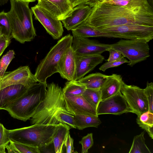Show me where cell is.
<instances>
[{"instance_id":"obj_1","label":"cell","mask_w":153,"mask_h":153,"mask_svg":"<svg viewBox=\"0 0 153 153\" xmlns=\"http://www.w3.org/2000/svg\"><path fill=\"white\" fill-rule=\"evenodd\" d=\"M88 4L91 7L85 21L99 30L108 27L135 23L153 26V10L147 0H131L117 6L99 0Z\"/></svg>"},{"instance_id":"obj_3","label":"cell","mask_w":153,"mask_h":153,"mask_svg":"<svg viewBox=\"0 0 153 153\" xmlns=\"http://www.w3.org/2000/svg\"><path fill=\"white\" fill-rule=\"evenodd\" d=\"M30 2L10 0L11 8L7 13L10 23L12 38L21 43L30 42L36 36Z\"/></svg>"},{"instance_id":"obj_44","label":"cell","mask_w":153,"mask_h":153,"mask_svg":"<svg viewBox=\"0 0 153 153\" xmlns=\"http://www.w3.org/2000/svg\"></svg>"},{"instance_id":"obj_13","label":"cell","mask_w":153,"mask_h":153,"mask_svg":"<svg viewBox=\"0 0 153 153\" xmlns=\"http://www.w3.org/2000/svg\"><path fill=\"white\" fill-rule=\"evenodd\" d=\"M73 36L71 47L77 55H101L111 48L110 44L101 43L87 38Z\"/></svg>"},{"instance_id":"obj_34","label":"cell","mask_w":153,"mask_h":153,"mask_svg":"<svg viewBox=\"0 0 153 153\" xmlns=\"http://www.w3.org/2000/svg\"><path fill=\"white\" fill-rule=\"evenodd\" d=\"M144 92L148 100L149 111L153 113V83L147 82L146 87L144 89Z\"/></svg>"},{"instance_id":"obj_29","label":"cell","mask_w":153,"mask_h":153,"mask_svg":"<svg viewBox=\"0 0 153 153\" xmlns=\"http://www.w3.org/2000/svg\"><path fill=\"white\" fill-rule=\"evenodd\" d=\"M82 95L91 106L96 110L98 105L101 101V94L100 89L86 88Z\"/></svg>"},{"instance_id":"obj_35","label":"cell","mask_w":153,"mask_h":153,"mask_svg":"<svg viewBox=\"0 0 153 153\" xmlns=\"http://www.w3.org/2000/svg\"><path fill=\"white\" fill-rule=\"evenodd\" d=\"M128 61L125 57L116 61H107L100 66L99 68V69L104 72L109 68L117 67L124 63H128Z\"/></svg>"},{"instance_id":"obj_10","label":"cell","mask_w":153,"mask_h":153,"mask_svg":"<svg viewBox=\"0 0 153 153\" xmlns=\"http://www.w3.org/2000/svg\"><path fill=\"white\" fill-rule=\"evenodd\" d=\"M36 19L38 20L47 33L54 39L62 36L64 30L61 21L57 19L46 10L37 4L31 7Z\"/></svg>"},{"instance_id":"obj_15","label":"cell","mask_w":153,"mask_h":153,"mask_svg":"<svg viewBox=\"0 0 153 153\" xmlns=\"http://www.w3.org/2000/svg\"><path fill=\"white\" fill-rule=\"evenodd\" d=\"M105 59L101 55L79 56L75 54L76 70L74 80H78L93 70Z\"/></svg>"},{"instance_id":"obj_43","label":"cell","mask_w":153,"mask_h":153,"mask_svg":"<svg viewBox=\"0 0 153 153\" xmlns=\"http://www.w3.org/2000/svg\"><path fill=\"white\" fill-rule=\"evenodd\" d=\"M150 1H152V3L153 2V0H149Z\"/></svg>"},{"instance_id":"obj_37","label":"cell","mask_w":153,"mask_h":153,"mask_svg":"<svg viewBox=\"0 0 153 153\" xmlns=\"http://www.w3.org/2000/svg\"><path fill=\"white\" fill-rule=\"evenodd\" d=\"M64 146L66 148V152L67 153H75L74 146V140L71 137L70 134L67 136Z\"/></svg>"},{"instance_id":"obj_22","label":"cell","mask_w":153,"mask_h":153,"mask_svg":"<svg viewBox=\"0 0 153 153\" xmlns=\"http://www.w3.org/2000/svg\"><path fill=\"white\" fill-rule=\"evenodd\" d=\"M69 127L62 123L59 124L53 134V142L56 153H62L68 135L69 134Z\"/></svg>"},{"instance_id":"obj_23","label":"cell","mask_w":153,"mask_h":153,"mask_svg":"<svg viewBox=\"0 0 153 153\" xmlns=\"http://www.w3.org/2000/svg\"><path fill=\"white\" fill-rule=\"evenodd\" d=\"M108 75L100 73L91 74L77 80L86 88L99 89L105 82Z\"/></svg>"},{"instance_id":"obj_27","label":"cell","mask_w":153,"mask_h":153,"mask_svg":"<svg viewBox=\"0 0 153 153\" xmlns=\"http://www.w3.org/2000/svg\"><path fill=\"white\" fill-rule=\"evenodd\" d=\"M86 89L77 80L67 82L62 88L63 94L66 96H77L82 95Z\"/></svg>"},{"instance_id":"obj_42","label":"cell","mask_w":153,"mask_h":153,"mask_svg":"<svg viewBox=\"0 0 153 153\" xmlns=\"http://www.w3.org/2000/svg\"><path fill=\"white\" fill-rule=\"evenodd\" d=\"M2 35V34H1V30H0V36H1Z\"/></svg>"},{"instance_id":"obj_14","label":"cell","mask_w":153,"mask_h":153,"mask_svg":"<svg viewBox=\"0 0 153 153\" xmlns=\"http://www.w3.org/2000/svg\"><path fill=\"white\" fill-rule=\"evenodd\" d=\"M38 1V5L46 10L61 21L69 15L73 9L69 0Z\"/></svg>"},{"instance_id":"obj_45","label":"cell","mask_w":153,"mask_h":153,"mask_svg":"<svg viewBox=\"0 0 153 153\" xmlns=\"http://www.w3.org/2000/svg\"><path fill=\"white\" fill-rule=\"evenodd\" d=\"M0 81H1V78H0Z\"/></svg>"},{"instance_id":"obj_39","label":"cell","mask_w":153,"mask_h":153,"mask_svg":"<svg viewBox=\"0 0 153 153\" xmlns=\"http://www.w3.org/2000/svg\"><path fill=\"white\" fill-rule=\"evenodd\" d=\"M90 0H69L73 8L76 6L82 4H87V2Z\"/></svg>"},{"instance_id":"obj_7","label":"cell","mask_w":153,"mask_h":153,"mask_svg":"<svg viewBox=\"0 0 153 153\" xmlns=\"http://www.w3.org/2000/svg\"><path fill=\"white\" fill-rule=\"evenodd\" d=\"M110 45L111 48L121 52L128 59L127 65L131 67L150 56L149 47L145 40L121 39Z\"/></svg>"},{"instance_id":"obj_18","label":"cell","mask_w":153,"mask_h":153,"mask_svg":"<svg viewBox=\"0 0 153 153\" xmlns=\"http://www.w3.org/2000/svg\"><path fill=\"white\" fill-rule=\"evenodd\" d=\"M76 70L75 54L72 47L64 53L59 63L58 73L68 81L74 80Z\"/></svg>"},{"instance_id":"obj_24","label":"cell","mask_w":153,"mask_h":153,"mask_svg":"<svg viewBox=\"0 0 153 153\" xmlns=\"http://www.w3.org/2000/svg\"><path fill=\"white\" fill-rule=\"evenodd\" d=\"M76 128L83 130L86 128H97L101 123L98 116L84 114H75L74 117Z\"/></svg>"},{"instance_id":"obj_17","label":"cell","mask_w":153,"mask_h":153,"mask_svg":"<svg viewBox=\"0 0 153 153\" xmlns=\"http://www.w3.org/2000/svg\"><path fill=\"white\" fill-rule=\"evenodd\" d=\"M91 7L87 4L79 5L73 8L71 13L61 21L68 30H71L84 23L87 19Z\"/></svg>"},{"instance_id":"obj_32","label":"cell","mask_w":153,"mask_h":153,"mask_svg":"<svg viewBox=\"0 0 153 153\" xmlns=\"http://www.w3.org/2000/svg\"><path fill=\"white\" fill-rule=\"evenodd\" d=\"M10 140L8 138L7 129L3 125L0 123V153H5L6 147L8 144Z\"/></svg>"},{"instance_id":"obj_21","label":"cell","mask_w":153,"mask_h":153,"mask_svg":"<svg viewBox=\"0 0 153 153\" xmlns=\"http://www.w3.org/2000/svg\"><path fill=\"white\" fill-rule=\"evenodd\" d=\"M71 30L72 32V36L85 38L103 37L120 38L118 36L101 31L85 22Z\"/></svg>"},{"instance_id":"obj_41","label":"cell","mask_w":153,"mask_h":153,"mask_svg":"<svg viewBox=\"0 0 153 153\" xmlns=\"http://www.w3.org/2000/svg\"><path fill=\"white\" fill-rule=\"evenodd\" d=\"M17 0L21 1H23L28 2H30L35 1L37 0Z\"/></svg>"},{"instance_id":"obj_31","label":"cell","mask_w":153,"mask_h":153,"mask_svg":"<svg viewBox=\"0 0 153 153\" xmlns=\"http://www.w3.org/2000/svg\"><path fill=\"white\" fill-rule=\"evenodd\" d=\"M15 52L13 50L8 51L1 57L0 60V78L4 76L10 62L15 57Z\"/></svg>"},{"instance_id":"obj_28","label":"cell","mask_w":153,"mask_h":153,"mask_svg":"<svg viewBox=\"0 0 153 153\" xmlns=\"http://www.w3.org/2000/svg\"><path fill=\"white\" fill-rule=\"evenodd\" d=\"M144 132L134 137L129 153H151L145 143Z\"/></svg>"},{"instance_id":"obj_16","label":"cell","mask_w":153,"mask_h":153,"mask_svg":"<svg viewBox=\"0 0 153 153\" xmlns=\"http://www.w3.org/2000/svg\"><path fill=\"white\" fill-rule=\"evenodd\" d=\"M64 98L67 109L75 114L98 116L97 111L86 101L82 95L66 96Z\"/></svg>"},{"instance_id":"obj_46","label":"cell","mask_w":153,"mask_h":153,"mask_svg":"<svg viewBox=\"0 0 153 153\" xmlns=\"http://www.w3.org/2000/svg\"><path fill=\"white\" fill-rule=\"evenodd\" d=\"M100 0V1H101V0Z\"/></svg>"},{"instance_id":"obj_30","label":"cell","mask_w":153,"mask_h":153,"mask_svg":"<svg viewBox=\"0 0 153 153\" xmlns=\"http://www.w3.org/2000/svg\"><path fill=\"white\" fill-rule=\"evenodd\" d=\"M0 29L2 35L8 38H13L10 23L7 13L4 11L0 13Z\"/></svg>"},{"instance_id":"obj_2","label":"cell","mask_w":153,"mask_h":153,"mask_svg":"<svg viewBox=\"0 0 153 153\" xmlns=\"http://www.w3.org/2000/svg\"><path fill=\"white\" fill-rule=\"evenodd\" d=\"M69 112L66 106L62 88L52 82L47 84L45 98L31 117L30 123L32 125H58L61 123L60 117L62 114Z\"/></svg>"},{"instance_id":"obj_33","label":"cell","mask_w":153,"mask_h":153,"mask_svg":"<svg viewBox=\"0 0 153 153\" xmlns=\"http://www.w3.org/2000/svg\"><path fill=\"white\" fill-rule=\"evenodd\" d=\"M79 143L82 146V153H87L88 150L93 145L94 140L92 133L88 134L83 137Z\"/></svg>"},{"instance_id":"obj_9","label":"cell","mask_w":153,"mask_h":153,"mask_svg":"<svg viewBox=\"0 0 153 153\" xmlns=\"http://www.w3.org/2000/svg\"><path fill=\"white\" fill-rule=\"evenodd\" d=\"M121 92L132 113L137 116L149 111L148 102L144 89L124 83Z\"/></svg>"},{"instance_id":"obj_4","label":"cell","mask_w":153,"mask_h":153,"mask_svg":"<svg viewBox=\"0 0 153 153\" xmlns=\"http://www.w3.org/2000/svg\"><path fill=\"white\" fill-rule=\"evenodd\" d=\"M47 84L38 82L31 85L6 111L14 118L24 121L30 119L45 98Z\"/></svg>"},{"instance_id":"obj_38","label":"cell","mask_w":153,"mask_h":153,"mask_svg":"<svg viewBox=\"0 0 153 153\" xmlns=\"http://www.w3.org/2000/svg\"><path fill=\"white\" fill-rule=\"evenodd\" d=\"M11 39L2 35L0 36V57L5 49L9 45Z\"/></svg>"},{"instance_id":"obj_25","label":"cell","mask_w":153,"mask_h":153,"mask_svg":"<svg viewBox=\"0 0 153 153\" xmlns=\"http://www.w3.org/2000/svg\"><path fill=\"white\" fill-rule=\"evenodd\" d=\"M136 122L142 129L147 132L149 137L153 139V113L147 111L137 116Z\"/></svg>"},{"instance_id":"obj_20","label":"cell","mask_w":153,"mask_h":153,"mask_svg":"<svg viewBox=\"0 0 153 153\" xmlns=\"http://www.w3.org/2000/svg\"><path fill=\"white\" fill-rule=\"evenodd\" d=\"M124 83L120 75L112 74L108 75L100 88L101 94V100L112 97L121 91Z\"/></svg>"},{"instance_id":"obj_40","label":"cell","mask_w":153,"mask_h":153,"mask_svg":"<svg viewBox=\"0 0 153 153\" xmlns=\"http://www.w3.org/2000/svg\"><path fill=\"white\" fill-rule=\"evenodd\" d=\"M9 0H0V5H2L7 3Z\"/></svg>"},{"instance_id":"obj_5","label":"cell","mask_w":153,"mask_h":153,"mask_svg":"<svg viewBox=\"0 0 153 153\" xmlns=\"http://www.w3.org/2000/svg\"><path fill=\"white\" fill-rule=\"evenodd\" d=\"M58 125L36 123L27 127L7 129V135L11 141L39 148L53 143V135Z\"/></svg>"},{"instance_id":"obj_11","label":"cell","mask_w":153,"mask_h":153,"mask_svg":"<svg viewBox=\"0 0 153 153\" xmlns=\"http://www.w3.org/2000/svg\"><path fill=\"white\" fill-rule=\"evenodd\" d=\"M37 82L28 66H21L12 71L5 73L1 78L0 90L13 85H22L28 87Z\"/></svg>"},{"instance_id":"obj_12","label":"cell","mask_w":153,"mask_h":153,"mask_svg":"<svg viewBox=\"0 0 153 153\" xmlns=\"http://www.w3.org/2000/svg\"><path fill=\"white\" fill-rule=\"evenodd\" d=\"M97 114H110L119 115L132 111L121 91L117 94L101 100L97 109Z\"/></svg>"},{"instance_id":"obj_26","label":"cell","mask_w":153,"mask_h":153,"mask_svg":"<svg viewBox=\"0 0 153 153\" xmlns=\"http://www.w3.org/2000/svg\"><path fill=\"white\" fill-rule=\"evenodd\" d=\"M6 146L7 152L20 153H40L38 147L10 141Z\"/></svg>"},{"instance_id":"obj_8","label":"cell","mask_w":153,"mask_h":153,"mask_svg":"<svg viewBox=\"0 0 153 153\" xmlns=\"http://www.w3.org/2000/svg\"><path fill=\"white\" fill-rule=\"evenodd\" d=\"M129 40H144L148 42L153 38V26L135 23L111 27L99 30Z\"/></svg>"},{"instance_id":"obj_6","label":"cell","mask_w":153,"mask_h":153,"mask_svg":"<svg viewBox=\"0 0 153 153\" xmlns=\"http://www.w3.org/2000/svg\"><path fill=\"white\" fill-rule=\"evenodd\" d=\"M73 36L70 34L62 37L50 50L38 65L34 75L38 82H47L48 78L58 73V66L65 51L71 46Z\"/></svg>"},{"instance_id":"obj_19","label":"cell","mask_w":153,"mask_h":153,"mask_svg":"<svg viewBox=\"0 0 153 153\" xmlns=\"http://www.w3.org/2000/svg\"><path fill=\"white\" fill-rule=\"evenodd\" d=\"M28 87L22 85H13L0 89V110H6L26 91Z\"/></svg>"},{"instance_id":"obj_36","label":"cell","mask_w":153,"mask_h":153,"mask_svg":"<svg viewBox=\"0 0 153 153\" xmlns=\"http://www.w3.org/2000/svg\"><path fill=\"white\" fill-rule=\"evenodd\" d=\"M109 52V55L107 61L111 62L119 60L124 57L120 52L111 48L108 50Z\"/></svg>"}]
</instances>
